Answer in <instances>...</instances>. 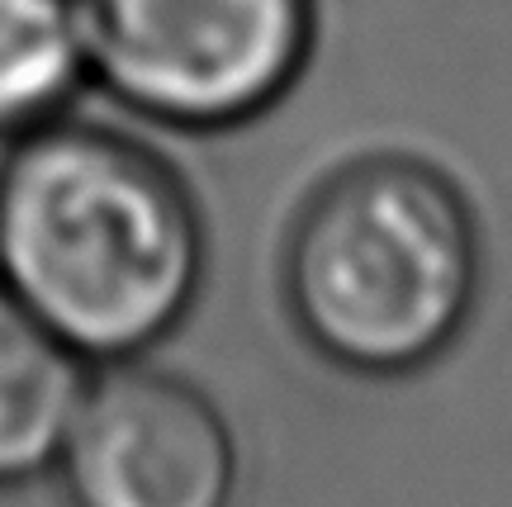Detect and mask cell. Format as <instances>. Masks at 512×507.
<instances>
[{
    "instance_id": "5b68a950",
    "label": "cell",
    "mask_w": 512,
    "mask_h": 507,
    "mask_svg": "<svg viewBox=\"0 0 512 507\" xmlns=\"http://www.w3.org/2000/svg\"><path fill=\"white\" fill-rule=\"evenodd\" d=\"M91 365L0 285V484L53 470Z\"/></svg>"
},
{
    "instance_id": "7a4b0ae2",
    "label": "cell",
    "mask_w": 512,
    "mask_h": 507,
    "mask_svg": "<svg viewBox=\"0 0 512 507\" xmlns=\"http://www.w3.org/2000/svg\"><path fill=\"white\" fill-rule=\"evenodd\" d=\"M484 290V237L451 171L366 152L328 171L280 242V308L332 370L403 380L465 337Z\"/></svg>"
},
{
    "instance_id": "8992f818",
    "label": "cell",
    "mask_w": 512,
    "mask_h": 507,
    "mask_svg": "<svg viewBox=\"0 0 512 507\" xmlns=\"http://www.w3.org/2000/svg\"><path fill=\"white\" fill-rule=\"evenodd\" d=\"M91 86L76 0H0V143L67 119Z\"/></svg>"
},
{
    "instance_id": "6da1fadb",
    "label": "cell",
    "mask_w": 512,
    "mask_h": 507,
    "mask_svg": "<svg viewBox=\"0 0 512 507\" xmlns=\"http://www.w3.org/2000/svg\"><path fill=\"white\" fill-rule=\"evenodd\" d=\"M209 275L200 200L124 128L57 119L0 157V285L86 365L143 361Z\"/></svg>"
},
{
    "instance_id": "277c9868",
    "label": "cell",
    "mask_w": 512,
    "mask_h": 507,
    "mask_svg": "<svg viewBox=\"0 0 512 507\" xmlns=\"http://www.w3.org/2000/svg\"><path fill=\"white\" fill-rule=\"evenodd\" d=\"M53 470L72 507H233L238 441L200 384L162 365H91Z\"/></svg>"
},
{
    "instance_id": "3957f363",
    "label": "cell",
    "mask_w": 512,
    "mask_h": 507,
    "mask_svg": "<svg viewBox=\"0 0 512 507\" xmlns=\"http://www.w3.org/2000/svg\"><path fill=\"white\" fill-rule=\"evenodd\" d=\"M91 86L147 124L233 133L304 81L318 0H76Z\"/></svg>"
}]
</instances>
